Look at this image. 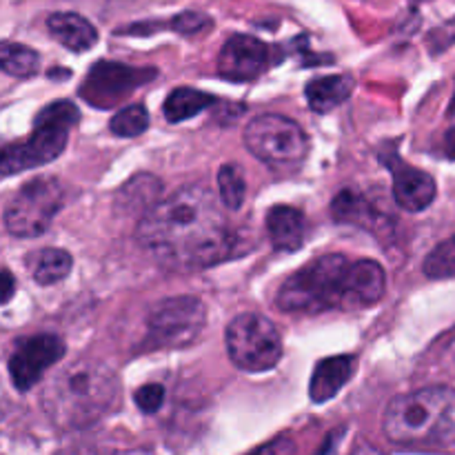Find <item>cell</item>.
Listing matches in <instances>:
<instances>
[{"label": "cell", "instance_id": "6da1fadb", "mask_svg": "<svg viewBox=\"0 0 455 455\" xmlns=\"http://www.w3.org/2000/svg\"><path fill=\"white\" fill-rule=\"evenodd\" d=\"M138 240L173 269H204L231 258V234L216 196L204 185H185L160 198L138 222Z\"/></svg>", "mask_w": 455, "mask_h": 455}, {"label": "cell", "instance_id": "7a4b0ae2", "mask_svg": "<svg viewBox=\"0 0 455 455\" xmlns=\"http://www.w3.org/2000/svg\"><path fill=\"white\" fill-rule=\"evenodd\" d=\"M385 289L387 274L376 260H349L342 253H327L289 275L275 305L284 314L360 311L376 305Z\"/></svg>", "mask_w": 455, "mask_h": 455}, {"label": "cell", "instance_id": "3957f363", "mask_svg": "<svg viewBox=\"0 0 455 455\" xmlns=\"http://www.w3.org/2000/svg\"><path fill=\"white\" fill-rule=\"evenodd\" d=\"M382 431L413 451H455V389L438 385L395 395L385 409Z\"/></svg>", "mask_w": 455, "mask_h": 455}, {"label": "cell", "instance_id": "277c9868", "mask_svg": "<svg viewBox=\"0 0 455 455\" xmlns=\"http://www.w3.org/2000/svg\"><path fill=\"white\" fill-rule=\"evenodd\" d=\"M118 395V378L105 363L78 358L49 380L43 404L58 427L78 429L100 420Z\"/></svg>", "mask_w": 455, "mask_h": 455}, {"label": "cell", "instance_id": "5b68a950", "mask_svg": "<svg viewBox=\"0 0 455 455\" xmlns=\"http://www.w3.org/2000/svg\"><path fill=\"white\" fill-rule=\"evenodd\" d=\"M78 118V107L69 100H56L44 107L36 116L34 133L25 142L0 149V173L13 176L56 160L65 151L71 127Z\"/></svg>", "mask_w": 455, "mask_h": 455}, {"label": "cell", "instance_id": "8992f818", "mask_svg": "<svg viewBox=\"0 0 455 455\" xmlns=\"http://www.w3.org/2000/svg\"><path fill=\"white\" fill-rule=\"evenodd\" d=\"M244 145L260 163L280 173L296 172L309 154L305 129L278 114L256 116L244 129Z\"/></svg>", "mask_w": 455, "mask_h": 455}, {"label": "cell", "instance_id": "52a82bcc", "mask_svg": "<svg viewBox=\"0 0 455 455\" xmlns=\"http://www.w3.org/2000/svg\"><path fill=\"white\" fill-rule=\"evenodd\" d=\"M207 327V307L196 296L164 298L147 314V349H182Z\"/></svg>", "mask_w": 455, "mask_h": 455}, {"label": "cell", "instance_id": "ba28073f", "mask_svg": "<svg viewBox=\"0 0 455 455\" xmlns=\"http://www.w3.org/2000/svg\"><path fill=\"white\" fill-rule=\"evenodd\" d=\"M225 342L231 363L247 373L271 371L283 358V336L260 314H240L231 320Z\"/></svg>", "mask_w": 455, "mask_h": 455}, {"label": "cell", "instance_id": "9c48e42d", "mask_svg": "<svg viewBox=\"0 0 455 455\" xmlns=\"http://www.w3.org/2000/svg\"><path fill=\"white\" fill-rule=\"evenodd\" d=\"M65 204V189L56 178H34L18 189L4 209V227L16 238H38L52 227Z\"/></svg>", "mask_w": 455, "mask_h": 455}, {"label": "cell", "instance_id": "30bf717a", "mask_svg": "<svg viewBox=\"0 0 455 455\" xmlns=\"http://www.w3.org/2000/svg\"><path fill=\"white\" fill-rule=\"evenodd\" d=\"M156 74L158 71L149 69V67H138L136 69V67L123 65V62H96L89 71L87 80L83 83L80 96L98 109H109V107L120 105L124 98L132 96L142 83L154 80Z\"/></svg>", "mask_w": 455, "mask_h": 455}, {"label": "cell", "instance_id": "8fae6325", "mask_svg": "<svg viewBox=\"0 0 455 455\" xmlns=\"http://www.w3.org/2000/svg\"><path fill=\"white\" fill-rule=\"evenodd\" d=\"M65 342L52 333H38V336L25 338L18 342L16 351L9 358V373L18 391H29L40 382L47 369L65 358Z\"/></svg>", "mask_w": 455, "mask_h": 455}, {"label": "cell", "instance_id": "7c38bea8", "mask_svg": "<svg viewBox=\"0 0 455 455\" xmlns=\"http://www.w3.org/2000/svg\"><path fill=\"white\" fill-rule=\"evenodd\" d=\"M271 52L262 40L253 36L235 34L222 44L218 56V74L229 80H253L267 69Z\"/></svg>", "mask_w": 455, "mask_h": 455}, {"label": "cell", "instance_id": "4fadbf2b", "mask_svg": "<svg viewBox=\"0 0 455 455\" xmlns=\"http://www.w3.org/2000/svg\"><path fill=\"white\" fill-rule=\"evenodd\" d=\"M394 173V198L404 212L420 213L435 200V180L422 169L411 167L398 158L385 160Z\"/></svg>", "mask_w": 455, "mask_h": 455}, {"label": "cell", "instance_id": "5bb4252c", "mask_svg": "<svg viewBox=\"0 0 455 455\" xmlns=\"http://www.w3.org/2000/svg\"><path fill=\"white\" fill-rule=\"evenodd\" d=\"M358 358L355 355H336V358H324L315 364L314 376H311L309 395L314 403L323 404L338 395V391L354 378Z\"/></svg>", "mask_w": 455, "mask_h": 455}, {"label": "cell", "instance_id": "9a60e30c", "mask_svg": "<svg viewBox=\"0 0 455 455\" xmlns=\"http://www.w3.org/2000/svg\"><path fill=\"white\" fill-rule=\"evenodd\" d=\"M267 234L280 251H298L307 240V218L289 204H275L267 213Z\"/></svg>", "mask_w": 455, "mask_h": 455}, {"label": "cell", "instance_id": "2e32d148", "mask_svg": "<svg viewBox=\"0 0 455 455\" xmlns=\"http://www.w3.org/2000/svg\"><path fill=\"white\" fill-rule=\"evenodd\" d=\"M47 29L62 47L80 53L92 49L98 43V31L87 18L74 12H58L47 18Z\"/></svg>", "mask_w": 455, "mask_h": 455}, {"label": "cell", "instance_id": "e0dca14e", "mask_svg": "<svg viewBox=\"0 0 455 455\" xmlns=\"http://www.w3.org/2000/svg\"><path fill=\"white\" fill-rule=\"evenodd\" d=\"M331 216L338 222L347 225H358L371 231H387V218L364 198L363 194L354 189H342L331 203Z\"/></svg>", "mask_w": 455, "mask_h": 455}, {"label": "cell", "instance_id": "ac0fdd59", "mask_svg": "<svg viewBox=\"0 0 455 455\" xmlns=\"http://www.w3.org/2000/svg\"><path fill=\"white\" fill-rule=\"evenodd\" d=\"M354 78L349 74H333L314 78L305 89L307 102L318 114H327L340 107L354 92Z\"/></svg>", "mask_w": 455, "mask_h": 455}, {"label": "cell", "instance_id": "d6986e66", "mask_svg": "<svg viewBox=\"0 0 455 455\" xmlns=\"http://www.w3.org/2000/svg\"><path fill=\"white\" fill-rule=\"evenodd\" d=\"M163 182L151 173L132 178L116 196V207L123 213H140V218L163 198Z\"/></svg>", "mask_w": 455, "mask_h": 455}, {"label": "cell", "instance_id": "ffe728a7", "mask_svg": "<svg viewBox=\"0 0 455 455\" xmlns=\"http://www.w3.org/2000/svg\"><path fill=\"white\" fill-rule=\"evenodd\" d=\"M213 102V98L209 93L200 92L194 87H178L173 89L167 96L163 105V114L169 123L178 124L185 123V120L194 118V116L203 114L209 105Z\"/></svg>", "mask_w": 455, "mask_h": 455}, {"label": "cell", "instance_id": "44dd1931", "mask_svg": "<svg viewBox=\"0 0 455 455\" xmlns=\"http://www.w3.org/2000/svg\"><path fill=\"white\" fill-rule=\"evenodd\" d=\"M71 256L65 249H43L31 258V275L38 284H56L65 280L71 271Z\"/></svg>", "mask_w": 455, "mask_h": 455}, {"label": "cell", "instance_id": "7402d4cb", "mask_svg": "<svg viewBox=\"0 0 455 455\" xmlns=\"http://www.w3.org/2000/svg\"><path fill=\"white\" fill-rule=\"evenodd\" d=\"M40 56L20 43H0V71L13 78H29L38 71Z\"/></svg>", "mask_w": 455, "mask_h": 455}, {"label": "cell", "instance_id": "603a6c76", "mask_svg": "<svg viewBox=\"0 0 455 455\" xmlns=\"http://www.w3.org/2000/svg\"><path fill=\"white\" fill-rule=\"evenodd\" d=\"M218 194H220V203L229 212H238L243 207L244 198H247V180L238 164H222L218 172Z\"/></svg>", "mask_w": 455, "mask_h": 455}, {"label": "cell", "instance_id": "cb8c5ba5", "mask_svg": "<svg viewBox=\"0 0 455 455\" xmlns=\"http://www.w3.org/2000/svg\"><path fill=\"white\" fill-rule=\"evenodd\" d=\"M147 127H149V114H147V109L142 105L124 107L109 123L111 133H116L120 138H136L140 133H145Z\"/></svg>", "mask_w": 455, "mask_h": 455}, {"label": "cell", "instance_id": "d4e9b609", "mask_svg": "<svg viewBox=\"0 0 455 455\" xmlns=\"http://www.w3.org/2000/svg\"><path fill=\"white\" fill-rule=\"evenodd\" d=\"M425 274L435 280L455 278V234L425 258Z\"/></svg>", "mask_w": 455, "mask_h": 455}, {"label": "cell", "instance_id": "484cf974", "mask_svg": "<svg viewBox=\"0 0 455 455\" xmlns=\"http://www.w3.org/2000/svg\"><path fill=\"white\" fill-rule=\"evenodd\" d=\"M138 409L142 413H156L164 403V387L163 385H145L133 395Z\"/></svg>", "mask_w": 455, "mask_h": 455}, {"label": "cell", "instance_id": "4316f807", "mask_svg": "<svg viewBox=\"0 0 455 455\" xmlns=\"http://www.w3.org/2000/svg\"><path fill=\"white\" fill-rule=\"evenodd\" d=\"M209 25H212V20H209L207 16H203V13H198V12H185V13H180V16L173 18L172 22H169V27H172V29L180 31V34H185V36L198 34V31L207 29Z\"/></svg>", "mask_w": 455, "mask_h": 455}, {"label": "cell", "instance_id": "83f0119b", "mask_svg": "<svg viewBox=\"0 0 455 455\" xmlns=\"http://www.w3.org/2000/svg\"><path fill=\"white\" fill-rule=\"evenodd\" d=\"M435 369H438V376L447 380V385L444 387H451V389H455V336L449 338V340L444 342L443 349H440Z\"/></svg>", "mask_w": 455, "mask_h": 455}, {"label": "cell", "instance_id": "f1b7e54d", "mask_svg": "<svg viewBox=\"0 0 455 455\" xmlns=\"http://www.w3.org/2000/svg\"><path fill=\"white\" fill-rule=\"evenodd\" d=\"M296 443H293L289 435H280V438L271 440L267 443L265 447H258L256 451H251L249 455H296Z\"/></svg>", "mask_w": 455, "mask_h": 455}, {"label": "cell", "instance_id": "f546056e", "mask_svg": "<svg viewBox=\"0 0 455 455\" xmlns=\"http://www.w3.org/2000/svg\"><path fill=\"white\" fill-rule=\"evenodd\" d=\"M13 291H16V280H13V275L9 271L0 269V305L12 300Z\"/></svg>", "mask_w": 455, "mask_h": 455}, {"label": "cell", "instance_id": "4dcf8cb0", "mask_svg": "<svg viewBox=\"0 0 455 455\" xmlns=\"http://www.w3.org/2000/svg\"><path fill=\"white\" fill-rule=\"evenodd\" d=\"M349 455H385V453H382L378 447H373V444L358 443L354 449H351Z\"/></svg>", "mask_w": 455, "mask_h": 455}, {"label": "cell", "instance_id": "1f68e13d", "mask_svg": "<svg viewBox=\"0 0 455 455\" xmlns=\"http://www.w3.org/2000/svg\"><path fill=\"white\" fill-rule=\"evenodd\" d=\"M444 154L449 156V158H455V129L444 136Z\"/></svg>", "mask_w": 455, "mask_h": 455}, {"label": "cell", "instance_id": "d6a6232c", "mask_svg": "<svg viewBox=\"0 0 455 455\" xmlns=\"http://www.w3.org/2000/svg\"><path fill=\"white\" fill-rule=\"evenodd\" d=\"M451 114H455V98H453V107H451Z\"/></svg>", "mask_w": 455, "mask_h": 455}]
</instances>
